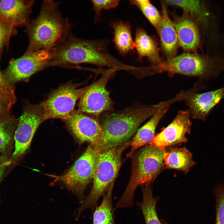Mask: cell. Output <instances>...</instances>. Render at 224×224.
Masks as SVG:
<instances>
[{"label":"cell","instance_id":"cell-9","mask_svg":"<svg viewBox=\"0 0 224 224\" xmlns=\"http://www.w3.org/2000/svg\"><path fill=\"white\" fill-rule=\"evenodd\" d=\"M87 87L78 88L77 85L69 82L55 90L40 104L44 120L66 119L74 111L77 101Z\"/></svg>","mask_w":224,"mask_h":224},{"label":"cell","instance_id":"cell-15","mask_svg":"<svg viewBox=\"0 0 224 224\" xmlns=\"http://www.w3.org/2000/svg\"><path fill=\"white\" fill-rule=\"evenodd\" d=\"M224 98V87L201 93H190L184 99L190 117L204 121L213 108Z\"/></svg>","mask_w":224,"mask_h":224},{"label":"cell","instance_id":"cell-29","mask_svg":"<svg viewBox=\"0 0 224 224\" xmlns=\"http://www.w3.org/2000/svg\"><path fill=\"white\" fill-rule=\"evenodd\" d=\"M95 12L94 22L97 23L102 20L101 11L114 8L119 5V0H91Z\"/></svg>","mask_w":224,"mask_h":224},{"label":"cell","instance_id":"cell-17","mask_svg":"<svg viewBox=\"0 0 224 224\" xmlns=\"http://www.w3.org/2000/svg\"><path fill=\"white\" fill-rule=\"evenodd\" d=\"M174 25L182 48L187 51L196 50L200 44V35L196 23L189 18L182 17L176 20Z\"/></svg>","mask_w":224,"mask_h":224},{"label":"cell","instance_id":"cell-27","mask_svg":"<svg viewBox=\"0 0 224 224\" xmlns=\"http://www.w3.org/2000/svg\"><path fill=\"white\" fill-rule=\"evenodd\" d=\"M0 98L12 107L16 100L15 87L7 80L0 69Z\"/></svg>","mask_w":224,"mask_h":224},{"label":"cell","instance_id":"cell-33","mask_svg":"<svg viewBox=\"0 0 224 224\" xmlns=\"http://www.w3.org/2000/svg\"><path fill=\"white\" fill-rule=\"evenodd\" d=\"M162 222V224H166L164 222Z\"/></svg>","mask_w":224,"mask_h":224},{"label":"cell","instance_id":"cell-20","mask_svg":"<svg viewBox=\"0 0 224 224\" xmlns=\"http://www.w3.org/2000/svg\"><path fill=\"white\" fill-rule=\"evenodd\" d=\"M110 25L114 30L113 42L119 54L125 56L135 48L132 35V25L128 21H112Z\"/></svg>","mask_w":224,"mask_h":224},{"label":"cell","instance_id":"cell-13","mask_svg":"<svg viewBox=\"0 0 224 224\" xmlns=\"http://www.w3.org/2000/svg\"><path fill=\"white\" fill-rule=\"evenodd\" d=\"M190 117L188 110L179 111L173 120L155 136L149 144L166 149L186 143L188 139L186 135L190 134L191 128Z\"/></svg>","mask_w":224,"mask_h":224},{"label":"cell","instance_id":"cell-6","mask_svg":"<svg viewBox=\"0 0 224 224\" xmlns=\"http://www.w3.org/2000/svg\"><path fill=\"white\" fill-rule=\"evenodd\" d=\"M130 146L129 142L119 146L98 152L93 180V184L87 197L81 202L77 210V217L86 209L92 212L99 199L110 189L113 188L122 162V153Z\"/></svg>","mask_w":224,"mask_h":224},{"label":"cell","instance_id":"cell-7","mask_svg":"<svg viewBox=\"0 0 224 224\" xmlns=\"http://www.w3.org/2000/svg\"><path fill=\"white\" fill-rule=\"evenodd\" d=\"M41 104H27L18 120L14 136V149L7 163V166L16 164L28 150L32 138L40 124L44 121Z\"/></svg>","mask_w":224,"mask_h":224},{"label":"cell","instance_id":"cell-30","mask_svg":"<svg viewBox=\"0 0 224 224\" xmlns=\"http://www.w3.org/2000/svg\"><path fill=\"white\" fill-rule=\"evenodd\" d=\"M15 33V30L10 28L0 19V57L10 37Z\"/></svg>","mask_w":224,"mask_h":224},{"label":"cell","instance_id":"cell-5","mask_svg":"<svg viewBox=\"0 0 224 224\" xmlns=\"http://www.w3.org/2000/svg\"><path fill=\"white\" fill-rule=\"evenodd\" d=\"M147 71L148 76L167 72L170 77L179 74L207 81L217 77L224 71V57L184 53L147 67Z\"/></svg>","mask_w":224,"mask_h":224},{"label":"cell","instance_id":"cell-28","mask_svg":"<svg viewBox=\"0 0 224 224\" xmlns=\"http://www.w3.org/2000/svg\"><path fill=\"white\" fill-rule=\"evenodd\" d=\"M213 193L216 201V224H224V183H219Z\"/></svg>","mask_w":224,"mask_h":224},{"label":"cell","instance_id":"cell-14","mask_svg":"<svg viewBox=\"0 0 224 224\" xmlns=\"http://www.w3.org/2000/svg\"><path fill=\"white\" fill-rule=\"evenodd\" d=\"M34 3L32 0L0 1V19L10 28L27 27L30 22V15Z\"/></svg>","mask_w":224,"mask_h":224},{"label":"cell","instance_id":"cell-1","mask_svg":"<svg viewBox=\"0 0 224 224\" xmlns=\"http://www.w3.org/2000/svg\"><path fill=\"white\" fill-rule=\"evenodd\" d=\"M109 43L107 39H84L70 33L63 43L54 49L51 64L65 66L89 63L118 71H126L135 75L138 67L125 64L112 55L108 49Z\"/></svg>","mask_w":224,"mask_h":224},{"label":"cell","instance_id":"cell-24","mask_svg":"<svg viewBox=\"0 0 224 224\" xmlns=\"http://www.w3.org/2000/svg\"><path fill=\"white\" fill-rule=\"evenodd\" d=\"M113 188L109 189L103 197L102 201L93 213L92 224H115L112 202Z\"/></svg>","mask_w":224,"mask_h":224},{"label":"cell","instance_id":"cell-16","mask_svg":"<svg viewBox=\"0 0 224 224\" xmlns=\"http://www.w3.org/2000/svg\"><path fill=\"white\" fill-rule=\"evenodd\" d=\"M178 100L176 97L166 101L165 103L152 116L149 120L138 130L132 141L129 142L130 150L127 156L131 157L134 152L149 144L155 137L156 128L159 122L166 113L170 104Z\"/></svg>","mask_w":224,"mask_h":224},{"label":"cell","instance_id":"cell-25","mask_svg":"<svg viewBox=\"0 0 224 224\" xmlns=\"http://www.w3.org/2000/svg\"><path fill=\"white\" fill-rule=\"evenodd\" d=\"M130 4L137 7L158 32L161 15L148 0H131Z\"/></svg>","mask_w":224,"mask_h":224},{"label":"cell","instance_id":"cell-31","mask_svg":"<svg viewBox=\"0 0 224 224\" xmlns=\"http://www.w3.org/2000/svg\"><path fill=\"white\" fill-rule=\"evenodd\" d=\"M11 106L0 98V117L8 115Z\"/></svg>","mask_w":224,"mask_h":224},{"label":"cell","instance_id":"cell-2","mask_svg":"<svg viewBox=\"0 0 224 224\" xmlns=\"http://www.w3.org/2000/svg\"><path fill=\"white\" fill-rule=\"evenodd\" d=\"M26 27L29 44L26 53L54 49L71 33L68 20L63 16L58 3L53 0L42 2L39 15Z\"/></svg>","mask_w":224,"mask_h":224},{"label":"cell","instance_id":"cell-12","mask_svg":"<svg viewBox=\"0 0 224 224\" xmlns=\"http://www.w3.org/2000/svg\"><path fill=\"white\" fill-rule=\"evenodd\" d=\"M65 120L80 143L88 142L98 151L102 141L103 128L97 120L78 110H74Z\"/></svg>","mask_w":224,"mask_h":224},{"label":"cell","instance_id":"cell-21","mask_svg":"<svg viewBox=\"0 0 224 224\" xmlns=\"http://www.w3.org/2000/svg\"><path fill=\"white\" fill-rule=\"evenodd\" d=\"M134 42L139 60L147 57L154 64L162 61L156 43L143 29L137 28L136 29Z\"/></svg>","mask_w":224,"mask_h":224},{"label":"cell","instance_id":"cell-26","mask_svg":"<svg viewBox=\"0 0 224 224\" xmlns=\"http://www.w3.org/2000/svg\"><path fill=\"white\" fill-rule=\"evenodd\" d=\"M166 3L181 7L185 11L201 20L205 21L208 13L204 10L202 3L199 0H166Z\"/></svg>","mask_w":224,"mask_h":224},{"label":"cell","instance_id":"cell-19","mask_svg":"<svg viewBox=\"0 0 224 224\" xmlns=\"http://www.w3.org/2000/svg\"><path fill=\"white\" fill-rule=\"evenodd\" d=\"M196 164L192 153L186 147L170 148L164 155V169L180 170L186 174Z\"/></svg>","mask_w":224,"mask_h":224},{"label":"cell","instance_id":"cell-10","mask_svg":"<svg viewBox=\"0 0 224 224\" xmlns=\"http://www.w3.org/2000/svg\"><path fill=\"white\" fill-rule=\"evenodd\" d=\"M117 71L114 68L103 70L101 76L88 86L80 98L78 111L98 116L112 110V101L106 86L109 80Z\"/></svg>","mask_w":224,"mask_h":224},{"label":"cell","instance_id":"cell-3","mask_svg":"<svg viewBox=\"0 0 224 224\" xmlns=\"http://www.w3.org/2000/svg\"><path fill=\"white\" fill-rule=\"evenodd\" d=\"M165 102L105 115L102 120V139L99 152L129 142L140 125L152 117Z\"/></svg>","mask_w":224,"mask_h":224},{"label":"cell","instance_id":"cell-18","mask_svg":"<svg viewBox=\"0 0 224 224\" xmlns=\"http://www.w3.org/2000/svg\"><path fill=\"white\" fill-rule=\"evenodd\" d=\"M158 33L162 49L168 58L175 57L179 44L178 37L174 24L169 18L163 3Z\"/></svg>","mask_w":224,"mask_h":224},{"label":"cell","instance_id":"cell-8","mask_svg":"<svg viewBox=\"0 0 224 224\" xmlns=\"http://www.w3.org/2000/svg\"><path fill=\"white\" fill-rule=\"evenodd\" d=\"M98 152L90 144L64 174L55 177L63 182L68 189L82 198L85 189L93 179Z\"/></svg>","mask_w":224,"mask_h":224},{"label":"cell","instance_id":"cell-22","mask_svg":"<svg viewBox=\"0 0 224 224\" xmlns=\"http://www.w3.org/2000/svg\"><path fill=\"white\" fill-rule=\"evenodd\" d=\"M17 123L18 121L8 115L0 117V153L8 160L13 153Z\"/></svg>","mask_w":224,"mask_h":224},{"label":"cell","instance_id":"cell-11","mask_svg":"<svg viewBox=\"0 0 224 224\" xmlns=\"http://www.w3.org/2000/svg\"><path fill=\"white\" fill-rule=\"evenodd\" d=\"M53 49H44L26 53L12 60L3 74L12 85L27 80L35 73L49 66Z\"/></svg>","mask_w":224,"mask_h":224},{"label":"cell","instance_id":"cell-23","mask_svg":"<svg viewBox=\"0 0 224 224\" xmlns=\"http://www.w3.org/2000/svg\"><path fill=\"white\" fill-rule=\"evenodd\" d=\"M141 186L142 200L137 204L142 211L146 224H162L157 216L156 208V199L153 196L151 184Z\"/></svg>","mask_w":224,"mask_h":224},{"label":"cell","instance_id":"cell-32","mask_svg":"<svg viewBox=\"0 0 224 224\" xmlns=\"http://www.w3.org/2000/svg\"><path fill=\"white\" fill-rule=\"evenodd\" d=\"M8 160L1 155H0V184L4 174L7 167V163Z\"/></svg>","mask_w":224,"mask_h":224},{"label":"cell","instance_id":"cell-4","mask_svg":"<svg viewBox=\"0 0 224 224\" xmlns=\"http://www.w3.org/2000/svg\"><path fill=\"white\" fill-rule=\"evenodd\" d=\"M166 149L147 144L135 151L131 157L132 173L122 196L116 204L115 208L132 207L134 192L139 185L151 184L164 169V155Z\"/></svg>","mask_w":224,"mask_h":224}]
</instances>
